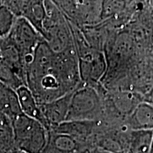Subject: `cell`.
Here are the masks:
<instances>
[{"mask_svg":"<svg viewBox=\"0 0 153 153\" xmlns=\"http://www.w3.org/2000/svg\"><path fill=\"white\" fill-rule=\"evenodd\" d=\"M82 85L75 47L56 53L43 40L26 67V86L38 104L71 94Z\"/></svg>","mask_w":153,"mask_h":153,"instance_id":"6da1fadb","label":"cell"},{"mask_svg":"<svg viewBox=\"0 0 153 153\" xmlns=\"http://www.w3.org/2000/svg\"><path fill=\"white\" fill-rule=\"evenodd\" d=\"M70 25L73 33L82 84L97 87L106 72L107 62L105 53L104 51L91 47L85 40L80 28L71 23Z\"/></svg>","mask_w":153,"mask_h":153,"instance_id":"7a4b0ae2","label":"cell"},{"mask_svg":"<svg viewBox=\"0 0 153 153\" xmlns=\"http://www.w3.org/2000/svg\"><path fill=\"white\" fill-rule=\"evenodd\" d=\"M46 17L41 36L47 45L56 53L74 48L73 33L70 22L51 0H45Z\"/></svg>","mask_w":153,"mask_h":153,"instance_id":"3957f363","label":"cell"},{"mask_svg":"<svg viewBox=\"0 0 153 153\" xmlns=\"http://www.w3.org/2000/svg\"><path fill=\"white\" fill-rule=\"evenodd\" d=\"M104 116V101L97 87L82 85L72 92L67 120L99 121Z\"/></svg>","mask_w":153,"mask_h":153,"instance_id":"277c9868","label":"cell"},{"mask_svg":"<svg viewBox=\"0 0 153 153\" xmlns=\"http://www.w3.org/2000/svg\"><path fill=\"white\" fill-rule=\"evenodd\" d=\"M18 150L43 153L48 140V131L38 120L24 114L12 120Z\"/></svg>","mask_w":153,"mask_h":153,"instance_id":"5b68a950","label":"cell"},{"mask_svg":"<svg viewBox=\"0 0 153 153\" xmlns=\"http://www.w3.org/2000/svg\"><path fill=\"white\" fill-rule=\"evenodd\" d=\"M67 17L78 27L99 23L101 4L97 0H51Z\"/></svg>","mask_w":153,"mask_h":153,"instance_id":"8992f818","label":"cell"},{"mask_svg":"<svg viewBox=\"0 0 153 153\" xmlns=\"http://www.w3.org/2000/svg\"><path fill=\"white\" fill-rule=\"evenodd\" d=\"M7 38L18 49L26 65L36 48L43 40L39 32L22 16L16 17Z\"/></svg>","mask_w":153,"mask_h":153,"instance_id":"52a82bcc","label":"cell"},{"mask_svg":"<svg viewBox=\"0 0 153 153\" xmlns=\"http://www.w3.org/2000/svg\"><path fill=\"white\" fill-rule=\"evenodd\" d=\"M94 151L87 143L65 134L48 131V140L43 153H88Z\"/></svg>","mask_w":153,"mask_h":153,"instance_id":"ba28073f","label":"cell"},{"mask_svg":"<svg viewBox=\"0 0 153 153\" xmlns=\"http://www.w3.org/2000/svg\"><path fill=\"white\" fill-rule=\"evenodd\" d=\"M98 121L88 120H67L49 131L65 134L80 142L87 143L95 150L92 144L94 135L97 132Z\"/></svg>","mask_w":153,"mask_h":153,"instance_id":"9c48e42d","label":"cell"},{"mask_svg":"<svg viewBox=\"0 0 153 153\" xmlns=\"http://www.w3.org/2000/svg\"><path fill=\"white\" fill-rule=\"evenodd\" d=\"M72 93L50 102L41 104L40 108L46 121L48 131L67 120Z\"/></svg>","mask_w":153,"mask_h":153,"instance_id":"30bf717a","label":"cell"},{"mask_svg":"<svg viewBox=\"0 0 153 153\" xmlns=\"http://www.w3.org/2000/svg\"><path fill=\"white\" fill-rule=\"evenodd\" d=\"M131 130L153 131V105L148 102L137 104L129 115Z\"/></svg>","mask_w":153,"mask_h":153,"instance_id":"8fae6325","label":"cell"},{"mask_svg":"<svg viewBox=\"0 0 153 153\" xmlns=\"http://www.w3.org/2000/svg\"><path fill=\"white\" fill-rule=\"evenodd\" d=\"M16 92L22 114L41 122L48 130L46 121L42 114L40 105L29 89L26 86H22L17 89Z\"/></svg>","mask_w":153,"mask_h":153,"instance_id":"7c38bea8","label":"cell"},{"mask_svg":"<svg viewBox=\"0 0 153 153\" xmlns=\"http://www.w3.org/2000/svg\"><path fill=\"white\" fill-rule=\"evenodd\" d=\"M0 113L11 120L22 114L16 90L0 82Z\"/></svg>","mask_w":153,"mask_h":153,"instance_id":"4fadbf2b","label":"cell"},{"mask_svg":"<svg viewBox=\"0 0 153 153\" xmlns=\"http://www.w3.org/2000/svg\"><path fill=\"white\" fill-rule=\"evenodd\" d=\"M17 151L12 120L0 113V153H16Z\"/></svg>","mask_w":153,"mask_h":153,"instance_id":"5bb4252c","label":"cell"},{"mask_svg":"<svg viewBox=\"0 0 153 153\" xmlns=\"http://www.w3.org/2000/svg\"><path fill=\"white\" fill-rule=\"evenodd\" d=\"M22 16L26 19L41 35L46 17L45 0H28Z\"/></svg>","mask_w":153,"mask_h":153,"instance_id":"9a60e30c","label":"cell"},{"mask_svg":"<svg viewBox=\"0 0 153 153\" xmlns=\"http://www.w3.org/2000/svg\"><path fill=\"white\" fill-rule=\"evenodd\" d=\"M153 131L131 130L127 153H151Z\"/></svg>","mask_w":153,"mask_h":153,"instance_id":"2e32d148","label":"cell"},{"mask_svg":"<svg viewBox=\"0 0 153 153\" xmlns=\"http://www.w3.org/2000/svg\"><path fill=\"white\" fill-rule=\"evenodd\" d=\"M129 0H103L100 13V22L118 18L127 9Z\"/></svg>","mask_w":153,"mask_h":153,"instance_id":"e0dca14e","label":"cell"},{"mask_svg":"<svg viewBox=\"0 0 153 153\" xmlns=\"http://www.w3.org/2000/svg\"><path fill=\"white\" fill-rule=\"evenodd\" d=\"M0 82L11 89L17 90L22 86H26V82L14 68L0 58Z\"/></svg>","mask_w":153,"mask_h":153,"instance_id":"ac0fdd59","label":"cell"},{"mask_svg":"<svg viewBox=\"0 0 153 153\" xmlns=\"http://www.w3.org/2000/svg\"><path fill=\"white\" fill-rule=\"evenodd\" d=\"M16 16L4 5L0 6V39L10 33Z\"/></svg>","mask_w":153,"mask_h":153,"instance_id":"d6986e66","label":"cell"},{"mask_svg":"<svg viewBox=\"0 0 153 153\" xmlns=\"http://www.w3.org/2000/svg\"><path fill=\"white\" fill-rule=\"evenodd\" d=\"M28 0H3V5L7 7L16 17L22 16Z\"/></svg>","mask_w":153,"mask_h":153,"instance_id":"ffe728a7","label":"cell"},{"mask_svg":"<svg viewBox=\"0 0 153 153\" xmlns=\"http://www.w3.org/2000/svg\"><path fill=\"white\" fill-rule=\"evenodd\" d=\"M150 100H151V101H150V104H152V105H153V89H152V94H151V97H150Z\"/></svg>","mask_w":153,"mask_h":153,"instance_id":"44dd1931","label":"cell"},{"mask_svg":"<svg viewBox=\"0 0 153 153\" xmlns=\"http://www.w3.org/2000/svg\"><path fill=\"white\" fill-rule=\"evenodd\" d=\"M94 153H106V152H104V151H101V150H95Z\"/></svg>","mask_w":153,"mask_h":153,"instance_id":"7402d4cb","label":"cell"},{"mask_svg":"<svg viewBox=\"0 0 153 153\" xmlns=\"http://www.w3.org/2000/svg\"><path fill=\"white\" fill-rule=\"evenodd\" d=\"M151 153H153V136H152V149H151Z\"/></svg>","mask_w":153,"mask_h":153,"instance_id":"603a6c76","label":"cell"},{"mask_svg":"<svg viewBox=\"0 0 153 153\" xmlns=\"http://www.w3.org/2000/svg\"><path fill=\"white\" fill-rule=\"evenodd\" d=\"M16 153H26V152H22V151H19V150H18V151H17V152H16Z\"/></svg>","mask_w":153,"mask_h":153,"instance_id":"cb8c5ba5","label":"cell"},{"mask_svg":"<svg viewBox=\"0 0 153 153\" xmlns=\"http://www.w3.org/2000/svg\"><path fill=\"white\" fill-rule=\"evenodd\" d=\"M3 4V0H0V6Z\"/></svg>","mask_w":153,"mask_h":153,"instance_id":"d4e9b609","label":"cell"},{"mask_svg":"<svg viewBox=\"0 0 153 153\" xmlns=\"http://www.w3.org/2000/svg\"><path fill=\"white\" fill-rule=\"evenodd\" d=\"M0 58H1V46H0Z\"/></svg>","mask_w":153,"mask_h":153,"instance_id":"484cf974","label":"cell"},{"mask_svg":"<svg viewBox=\"0 0 153 153\" xmlns=\"http://www.w3.org/2000/svg\"><path fill=\"white\" fill-rule=\"evenodd\" d=\"M97 1H100V2H102V1H103V0H97Z\"/></svg>","mask_w":153,"mask_h":153,"instance_id":"4316f807","label":"cell"}]
</instances>
